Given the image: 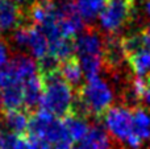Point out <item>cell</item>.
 Returning a JSON list of instances; mask_svg holds the SVG:
<instances>
[{"mask_svg": "<svg viewBox=\"0 0 150 149\" xmlns=\"http://www.w3.org/2000/svg\"><path fill=\"white\" fill-rule=\"evenodd\" d=\"M29 49L36 57V60H41L49 53V41L46 36L37 26H32L30 38H29Z\"/></svg>", "mask_w": 150, "mask_h": 149, "instance_id": "2e32d148", "label": "cell"}, {"mask_svg": "<svg viewBox=\"0 0 150 149\" xmlns=\"http://www.w3.org/2000/svg\"><path fill=\"white\" fill-rule=\"evenodd\" d=\"M121 149H124V148H121Z\"/></svg>", "mask_w": 150, "mask_h": 149, "instance_id": "484cf974", "label": "cell"}, {"mask_svg": "<svg viewBox=\"0 0 150 149\" xmlns=\"http://www.w3.org/2000/svg\"><path fill=\"white\" fill-rule=\"evenodd\" d=\"M61 75L62 78L73 87L74 91L79 90L80 87L84 84L83 78H84V74H83L82 66H80L79 58L76 55H73L69 60L61 62Z\"/></svg>", "mask_w": 150, "mask_h": 149, "instance_id": "9c48e42d", "label": "cell"}, {"mask_svg": "<svg viewBox=\"0 0 150 149\" xmlns=\"http://www.w3.org/2000/svg\"><path fill=\"white\" fill-rule=\"evenodd\" d=\"M63 123H65V127L67 129L70 137L73 139L74 143H80L83 139L86 137V135L90 131V127L92 121H88L83 118H79V116L75 115H67L65 119H62Z\"/></svg>", "mask_w": 150, "mask_h": 149, "instance_id": "4fadbf2b", "label": "cell"}, {"mask_svg": "<svg viewBox=\"0 0 150 149\" xmlns=\"http://www.w3.org/2000/svg\"><path fill=\"white\" fill-rule=\"evenodd\" d=\"M101 120L105 129L116 141H127L133 132V115L132 108L129 107L112 106L103 115Z\"/></svg>", "mask_w": 150, "mask_h": 149, "instance_id": "3957f363", "label": "cell"}, {"mask_svg": "<svg viewBox=\"0 0 150 149\" xmlns=\"http://www.w3.org/2000/svg\"><path fill=\"white\" fill-rule=\"evenodd\" d=\"M49 53L54 55L59 62L69 60L70 57L75 55V38H61L49 42Z\"/></svg>", "mask_w": 150, "mask_h": 149, "instance_id": "5bb4252c", "label": "cell"}, {"mask_svg": "<svg viewBox=\"0 0 150 149\" xmlns=\"http://www.w3.org/2000/svg\"><path fill=\"white\" fill-rule=\"evenodd\" d=\"M16 1H24V0H16Z\"/></svg>", "mask_w": 150, "mask_h": 149, "instance_id": "603a6c76", "label": "cell"}, {"mask_svg": "<svg viewBox=\"0 0 150 149\" xmlns=\"http://www.w3.org/2000/svg\"><path fill=\"white\" fill-rule=\"evenodd\" d=\"M120 42H121V48L124 50L125 58L132 57V55L137 54L142 50H146L148 49V41H146L145 28L141 29V31H136L133 33L121 36Z\"/></svg>", "mask_w": 150, "mask_h": 149, "instance_id": "8fae6325", "label": "cell"}, {"mask_svg": "<svg viewBox=\"0 0 150 149\" xmlns=\"http://www.w3.org/2000/svg\"><path fill=\"white\" fill-rule=\"evenodd\" d=\"M149 82V84H148V89H146V91H145V94H144V96H142V103L145 104V107L148 108V110H150V81Z\"/></svg>", "mask_w": 150, "mask_h": 149, "instance_id": "ffe728a7", "label": "cell"}, {"mask_svg": "<svg viewBox=\"0 0 150 149\" xmlns=\"http://www.w3.org/2000/svg\"><path fill=\"white\" fill-rule=\"evenodd\" d=\"M134 11V0H107L99 20L108 34H120L124 26L132 23Z\"/></svg>", "mask_w": 150, "mask_h": 149, "instance_id": "7a4b0ae2", "label": "cell"}, {"mask_svg": "<svg viewBox=\"0 0 150 149\" xmlns=\"http://www.w3.org/2000/svg\"><path fill=\"white\" fill-rule=\"evenodd\" d=\"M133 115V133L145 141L150 137V110L144 106H137L132 108Z\"/></svg>", "mask_w": 150, "mask_h": 149, "instance_id": "7c38bea8", "label": "cell"}, {"mask_svg": "<svg viewBox=\"0 0 150 149\" xmlns=\"http://www.w3.org/2000/svg\"><path fill=\"white\" fill-rule=\"evenodd\" d=\"M145 34H146V41H148V49L150 50V25L145 28Z\"/></svg>", "mask_w": 150, "mask_h": 149, "instance_id": "44dd1931", "label": "cell"}, {"mask_svg": "<svg viewBox=\"0 0 150 149\" xmlns=\"http://www.w3.org/2000/svg\"><path fill=\"white\" fill-rule=\"evenodd\" d=\"M29 23L26 20V12L11 0H0V32L18 28Z\"/></svg>", "mask_w": 150, "mask_h": 149, "instance_id": "52a82bcc", "label": "cell"}, {"mask_svg": "<svg viewBox=\"0 0 150 149\" xmlns=\"http://www.w3.org/2000/svg\"><path fill=\"white\" fill-rule=\"evenodd\" d=\"M3 111H13L24 108V84L21 82H13L4 90H1Z\"/></svg>", "mask_w": 150, "mask_h": 149, "instance_id": "30bf717a", "label": "cell"}, {"mask_svg": "<svg viewBox=\"0 0 150 149\" xmlns=\"http://www.w3.org/2000/svg\"><path fill=\"white\" fill-rule=\"evenodd\" d=\"M11 83H13L12 78L9 77V74L7 73L4 67L0 69V90H4L5 87H8Z\"/></svg>", "mask_w": 150, "mask_h": 149, "instance_id": "d6986e66", "label": "cell"}, {"mask_svg": "<svg viewBox=\"0 0 150 149\" xmlns=\"http://www.w3.org/2000/svg\"><path fill=\"white\" fill-rule=\"evenodd\" d=\"M107 0H76V5L83 21L91 25L93 20L100 15Z\"/></svg>", "mask_w": 150, "mask_h": 149, "instance_id": "9a60e30c", "label": "cell"}, {"mask_svg": "<svg viewBox=\"0 0 150 149\" xmlns=\"http://www.w3.org/2000/svg\"><path fill=\"white\" fill-rule=\"evenodd\" d=\"M9 54H11L9 45L7 44V41L3 37H0V69L7 65L8 61L11 60Z\"/></svg>", "mask_w": 150, "mask_h": 149, "instance_id": "ac0fdd59", "label": "cell"}, {"mask_svg": "<svg viewBox=\"0 0 150 149\" xmlns=\"http://www.w3.org/2000/svg\"><path fill=\"white\" fill-rule=\"evenodd\" d=\"M0 37H1V32H0Z\"/></svg>", "mask_w": 150, "mask_h": 149, "instance_id": "cb8c5ba5", "label": "cell"}, {"mask_svg": "<svg viewBox=\"0 0 150 149\" xmlns=\"http://www.w3.org/2000/svg\"><path fill=\"white\" fill-rule=\"evenodd\" d=\"M117 141L109 135L105 127L99 121H92L90 131L75 149H121Z\"/></svg>", "mask_w": 150, "mask_h": 149, "instance_id": "5b68a950", "label": "cell"}, {"mask_svg": "<svg viewBox=\"0 0 150 149\" xmlns=\"http://www.w3.org/2000/svg\"><path fill=\"white\" fill-rule=\"evenodd\" d=\"M49 1H53V0H49Z\"/></svg>", "mask_w": 150, "mask_h": 149, "instance_id": "d4e9b609", "label": "cell"}, {"mask_svg": "<svg viewBox=\"0 0 150 149\" xmlns=\"http://www.w3.org/2000/svg\"><path fill=\"white\" fill-rule=\"evenodd\" d=\"M3 67L7 70L13 82H24L33 77L37 73V63L30 55L18 53L13 54L12 58L8 61V63Z\"/></svg>", "mask_w": 150, "mask_h": 149, "instance_id": "8992f818", "label": "cell"}, {"mask_svg": "<svg viewBox=\"0 0 150 149\" xmlns=\"http://www.w3.org/2000/svg\"><path fill=\"white\" fill-rule=\"evenodd\" d=\"M104 37L93 25H86L84 31L75 38V55H103Z\"/></svg>", "mask_w": 150, "mask_h": 149, "instance_id": "277c9868", "label": "cell"}, {"mask_svg": "<svg viewBox=\"0 0 150 149\" xmlns=\"http://www.w3.org/2000/svg\"><path fill=\"white\" fill-rule=\"evenodd\" d=\"M44 98L40 110L50 112L58 119H65L71 112L74 90L61 75V71L42 77Z\"/></svg>", "mask_w": 150, "mask_h": 149, "instance_id": "6da1fadb", "label": "cell"}, {"mask_svg": "<svg viewBox=\"0 0 150 149\" xmlns=\"http://www.w3.org/2000/svg\"><path fill=\"white\" fill-rule=\"evenodd\" d=\"M24 108L28 114L40 110L44 98V81L38 73L24 82Z\"/></svg>", "mask_w": 150, "mask_h": 149, "instance_id": "ba28073f", "label": "cell"}, {"mask_svg": "<svg viewBox=\"0 0 150 149\" xmlns=\"http://www.w3.org/2000/svg\"><path fill=\"white\" fill-rule=\"evenodd\" d=\"M144 8H145V13H146V15L150 16V0H145Z\"/></svg>", "mask_w": 150, "mask_h": 149, "instance_id": "7402d4cb", "label": "cell"}, {"mask_svg": "<svg viewBox=\"0 0 150 149\" xmlns=\"http://www.w3.org/2000/svg\"><path fill=\"white\" fill-rule=\"evenodd\" d=\"M26 139H28V148L29 149H53L52 144H49L47 141L40 139V137L26 135Z\"/></svg>", "mask_w": 150, "mask_h": 149, "instance_id": "e0dca14e", "label": "cell"}, {"mask_svg": "<svg viewBox=\"0 0 150 149\" xmlns=\"http://www.w3.org/2000/svg\"><path fill=\"white\" fill-rule=\"evenodd\" d=\"M74 149H75V147H74Z\"/></svg>", "mask_w": 150, "mask_h": 149, "instance_id": "4316f807", "label": "cell"}]
</instances>
